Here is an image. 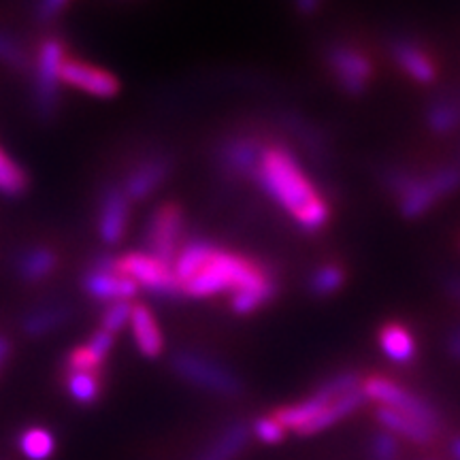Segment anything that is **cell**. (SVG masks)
<instances>
[{"label": "cell", "mask_w": 460, "mask_h": 460, "mask_svg": "<svg viewBox=\"0 0 460 460\" xmlns=\"http://www.w3.org/2000/svg\"><path fill=\"white\" fill-rule=\"evenodd\" d=\"M101 367H102V360L96 358V356L90 352L88 345H79V348H75L73 352L66 356V371L99 373Z\"/></svg>", "instance_id": "34"}, {"label": "cell", "mask_w": 460, "mask_h": 460, "mask_svg": "<svg viewBox=\"0 0 460 460\" xmlns=\"http://www.w3.org/2000/svg\"><path fill=\"white\" fill-rule=\"evenodd\" d=\"M284 427L275 420V416L271 418H261L252 424V433H254L258 439L264 441V444H279L284 439Z\"/></svg>", "instance_id": "35"}, {"label": "cell", "mask_w": 460, "mask_h": 460, "mask_svg": "<svg viewBox=\"0 0 460 460\" xmlns=\"http://www.w3.org/2000/svg\"><path fill=\"white\" fill-rule=\"evenodd\" d=\"M279 124L284 126L288 135L295 139L298 146H301L305 152L309 154V158L315 160V163H326L331 156V146L329 139L324 137L318 126L305 119L303 115L295 111H284L279 115Z\"/></svg>", "instance_id": "16"}, {"label": "cell", "mask_w": 460, "mask_h": 460, "mask_svg": "<svg viewBox=\"0 0 460 460\" xmlns=\"http://www.w3.org/2000/svg\"><path fill=\"white\" fill-rule=\"evenodd\" d=\"M56 264L58 256L49 247H31L17 261V273L28 284H37V281L48 279L54 273Z\"/></svg>", "instance_id": "24"}, {"label": "cell", "mask_w": 460, "mask_h": 460, "mask_svg": "<svg viewBox=\"0 0 460 460\" xmlns=\"http://www.w3.org/2000/svg\"><path fill=\"white\" fill-rule=\"evenodd\" d=\"M82 286L96 301L111 303H128L139 292V286L135 281L118 273V256L111 254L94 258V262L90 264V269L84 275Z\"/></svg>", "instance_id": "10"}, {"label": "cell", "mask_w": 460, "mask_h": 460, "mask_svg": "<svg viewBox=\"0 0 460 460\" xmlns=\"http://www.w3.org/2000/svg\"><path fill=\"white\" fill-rule=\"evenodd\" d=\"M60 79L62 84L88 92V94L99 96V99H111L119 92V82L115 79V75L105 71V68L88 65V62L65 60Z\"/></svg>", "instance_id": "12"}, {"label": "cell", "mask_w": 460, "mask_h": 460, "mask_svg": "<svg viewBox=\"0 0 460 460\" xmlns=\"http://www.w3.org/2000/svg\"><path fill=\"white\" fill-rule=\"evenodd\" d=\"M296 4H298V9L303 11V13H314V11L318 9L320 0H296Z\"/></svg>", "instance_id": "41"}, {"label": "cell", "mask_w": 460, "mask_h": 460, "mask_svg": "<svg viewBox=\"0 0 460 460\" xmlns=\"http://www.w3.org/2000/svg\"><path fill=\"white\" fill-rule=\"evenodd\" d=\"M171 367L181 379L199 388L209 390V393L230 396V399L243 393V382H241L237 373L226 369L220 362L207 358L203 354L183 349V352L172 354Z\"/></svg>", "instance_id": "4"}, {"label": "cell", "mask_w": 460, "mask_h": 460, "mask_svg": "<svg viewBox=\"0 0 460 460\" xmlns=\"http://www.w3.org/2000/svg\"><path fill=\"white\" fill-rule=\"evenodd\" d=\"M279 279L275 278L271 281H267V284L252 288V290L237 292V295L230 296V307H233L234 314L250 315L258 312V309H262L264 305L271 303L273 298L279 295Z\"/></svg>", "instance_id": "26"}, {"label": "cell", "mask_w": 460, "mask_h": 460, "mask_svg": "<svg viewBox=\"0 0 460 460\" xmlns=\"http://www.w3.org/2000/svg\"><path fill=\"white\" fill-rule=\"evenodd\" d=\"M258 188L281 207L305 233H320L331 220V207L284 143L264 146L254 180Z\"/></svg>", "instance_id": "1"}, {"label": "cell", "mask_w": 460, "mask_h": 460, "mask_svg": "<svg viewBox=\"0 0 460 460\" xmlns=\"http://www.w3.org/2000/svg\"><path fill=\"white\" fill-rule=\"evenodd\" d=\"M458 101H460V99H458Z\"/></svg>", "instance_id": "44"}, {"label": "cell", "mask_w": 460, "mask_h": 460, "mask_svg": "<svg viewBox=\"0 0 460 460\" xmlns=\"http://www.w3.org/2000/svg\"><path fill=\"white\" fill-rule=\"evenodd\" d=\"M172 163L169 156H154L143 160L124 180L122 192L128 200H146L171 177Z\"/></svg>", "instance_id": "14"}, {"label": "cell", "mask_w": 460, "mask_h": 460, "mask_svg": "<svg viewBox=\"0 0 460 460\" xmlns=\"http://www.w3.org/2000/svg\"><path fill=\"white\" fill-rule=\"evenodd\" d=\"M20 450L28 460H48L54 454V437L45 429H28L20 437Z\"/></svg>", "instance_id": "30"}, {"label": "cell", "mask_w": 460, "mask_h": 460, "mask_svg": "<svg viewBox=\"0 0 460 460\" xmlns=\"http://www.w3.org/2000/svg\"><path fill=\"white\" fill-rule=\"evenodd\" d=\"M66 390L77 402L90 405L101 394L99 373L90 371H66Z\"/></svg>", "instance_id": "28"}, {"label": "cell", "mask_w": 460, "mask_h": 460, "mask_svg": "<svg viewBox=\"0 0 460 460\" xmlns=\"http://www.w3.org/2000/svg\"><path fill=\"white\" fill-rule=\"evenodd\" d=\"M365 401H367V394L362 388L343 394L341 399L332 401L331 405H326V410L322 411L320 416L314 420V422H309L307 427L301 430V435H314V433H320V430H324V429H331L332 424L339 422V420L348 418L349 413L360 410V407L365 405Z\"/></svg>", "instance_id": "22"}, {"label": "cell", "mask_w": 460, "mask_h": 460, "mask_svg": "<svg viewBox=\"0 0 460 460\" xmlns=\"http://www.w3.org/2000/svg\"><path fill=\"white\" fill-rule=\"evenodd\" d=\"M444 292L454 303L460 305V273H450L444 278Z\"/></svg>", "instance_id": "38"}, {"label": "cell", "mask_w": 460, "mask_h": 460, "mask_svg": "<svg viewBox=\"0 0 460 460\" xmlns=\"http://www.w3.org/2000/svg\"><path fill=\"white\" fill-rule=\"evenodd\" d=\"M130 326L137 348L146 358H156V356L163 354L164 337L160 332L156 315L149 312L147 305H132Z\"/></svg>", "instance_id": "17"}, {"label": "cell", "mask_w": 460, "mask_h": 460, "mask_svg": "<svg viewBox=\"0 0 460 460\" xmlns=\"http://www.w3.org/2000/svg\"><path fill=\"white\" fill-rule=\"evenodd\" d=\"M0 62L13 71H28V66H31L24 48L3 32H0Z\"/></svg>", "instance_id": "32"}, {"label": "cell", "mask_w": 460, "mask_h": 460, "mask_svg": "<svg viewBox=\"0 0 460 460\" xmlns=\"http://www.w3.org/2000/svg\"><path fill=\"white\" fill-rule=\"evenodd\" d=\"M65 45L58 39H48L41 45L37 56V68H34V111L39 118L51 119L58 111V101H60V71L65 65Z\"/></svg>", "instance_id": "5"}, {"label": "cell", "mask_w": 460, "mask_h": 460, "mask_svg": "<svg viewBox=\"0 0 460 460\" xmlns=\"http://www.w3.org/2000/svg\"><path fill=\"white\" fill-rule=\"evenodd\" d=\"M345 284V269L339 264H322L307 279V292L315 298L337 295Z\"/></svg>", "instance_id": "27"}, {"label": "cell", "mask_w": 460, "mask_h": 460, "mask_svg": "<svg viewBox=\"0 0 460 460\" xmlns=\"http://www.w3.org/2000/svg\"><path fill=\"white\" fill-rule=\"evenodd\" d=\"M377 422L382 424L384 430H388V433H393L394 437L396 435L405 437V439H410L418 446L433 444V439L437 435L433 429L424 427V424H420L418 420L405 416V413H401V411L390 410V407H379Z\"/></svg>", "instance_id": "19"}, {"label": "cell", "mask_w": 460, "mask_h": 460, "mask_svg": "<svg viewBox=\"0 0 460 460\" xmlns=\"http://www.w3.org/2000/svg\"><path fill=\"white\" fill-rule=\"evenodd\" d=\"M362 390H365L367 399L377 401L382 407H390V410L405 413V416L418 420L424 427L433 429L435 433L439 430L441 416L439 411H437V407L430 405V402L427 399H422V396L413 394L407 388L399 386L393 379L379 376L369 377L362 384Z\"/></svg>", "instance_id": "6"}, {"label": "cell", "mask_w": 460, "mask_h": 460, "mask_svg": "<svg viewBox=\"0 0 460 460\" xmlns=\"http://www.w3.org/2000/svg\"><path fill=\"white\" fill-rule=\"evenodd\" d=\"M326 66L341 92L348 96H362L373 82V65L362 51L345 43H335L326 49Z\"/></svg>", "instance_id": "8"}, {"label": "cell", "mask_w": 460, "mask_h": 460, "mask_svg": "<svg viewBox=\"0 0 460 460\" xmlns=\"http://www.w3.org/2000/svg\"><path fill=\"white\" fill-rule=\"evenodd\" d=\"M118 273L135 281L139 288L154 292V295L175 298L183 295V288L177 281L171 267H166L154 258L149 252H128L118 258Z\"/></svg>", "instance_id": "7"}, {"label": "cell", "mask_w": 460, "mask_h": 460, "mask_svg": "<svg viewBox=\"0 0 460 460\" xmlns=\"http://www.w3.org/2000/svg\"><path fill=\"white\" fill-rule=\"evenodd\" d=\"M367 456L369 460H396L399 458V441L388 430H379L369 439Z\"/></svg>", "instance_id": "31"}, {"label": "cell", "mask_w": 460, "mask_h": 460, "mask_svg": "<svg viewBox=\"0 0 460 460\" xmlns=\"http://www.w3.org/2000/svg\"><path fill=\"white\" fill-rule=\"evenodd\" d=\"M71 318V307L65 303L58 305H48L43 309H34L22 320V331H24L26 337H45L49 332L60 329L65 322Z\"/></svg>", "instance_id": "23"}, {"label": "cell", "mask_w": 460, "mask_h": 460, "mask_svg": "<svg viewBox=\"0 0 460 460\" xmlns=\"http://www.w3.org/2000/svg\"><path fill=\"white\" fill-rule=\"evenodd\" d=\"M28 190V175L20 164L13 163L4 149H0V194L20 197Z\"/></svg>", "instance_id": "29"}, {"label": "cell", "mask_w": 460, "mask_h": 460, "mask_svg": "<svg viewBox=\"0 0 460 460\" xmlns=\"http://www.w3.org/2000/svg\"><path fill=\"white\" fill-rule=\"evenodd\" d=\"M9 354H11V341L7 337L0 335V367L4 365V360L9 358Z\"/></svg>", "instance_id": "40"}, {"label": "cell", "mask_w": 460, "mask_h": 460, "mask_svg": "<svg viewBox=\"0 0 460 460\" xmlns=\"http://www.w3.org/2000/svg\"><path fill=\"white\" fill-rule=\"evenodd\" d=\"M66 4V0H41V7H39V15L41 20H51L58 11Z\"/></svg>", "instance_id": "39"}, {"label": "cell", "mask_w": 460, "mask_h": 460, "mask_svg": "<svg viewBox=\"0 0 460 460\" xmlns=\"http://www.w3.org/2000/svg\"><path fill=\"white\" fill-rule=\"evenodd\" d=\"M130 200L126 199L122 188H105L99 205V234L107 245L119 243L128 226Z\"/></svg>", "instance_id": "13"}, {"label": "cell", "mask_w": 460, "mask_h": 460, "mask_svg": "<svg viewBox=\"0 0 460 460\" xmlns=\"http://www.w3.org/2000/svg\"><path fill=\"white\" fill-rule=\"evenodd\" d=\"M377 339L379 348L386 354V358L396 362V365H407L416 356V339H413L411 331L407 326L388 322L386 326L379 329Z\"/></svg>", "instance_id": "21"}, {"label": "cell", "mask_w": 460, "mask_h": 460, "mask_svg": "<svg viewBox=\"0 0 460 460\" xmlns=\"http://www.w3.org/2000/svg\"><path fill=\"white\" fill-rule=\"evenodd\" d=\"M216 250L217 245L211 243V241L192 239L177 252L175 262H172V273H175V278L181 284V288L205 267V262L209 261Z\"/></svg>", "instance_id": "20"}, {"label": "cell", "mask_w": 460, "mask_h": 460, "mask_svg": "<svg viewBox=\"0 0 460 460\" xmlns=\"http://www.w3.org/2000/svg\"><path fill=\"white\" fill-rule=\"evenodd\" d=\"M130 314H132V305L130 303H111L105 309V312H102L101 329L115 335V332H118L119 329H124V326L128 324Z\"/></svg>", "instance_id": "33"}, {"label": "cell", "mask_w": 460, "mask_h": 460, "mask_svg": "<svg viewBox=\"0 0 460 460\" xmlns=\"http://www.w3.org/2000/svg\"><path fill=\"white\" fill-rule=\"evenodd\" d=\"M427 128L437 137L454 135L460 128V101L437 99L427 107L424 113Z\"/></svg>", "instance_id": "25"}, {"label": "cell", "mask_w": 460, "mask_h": 460, "mask_svg": "<svg viewBox=\"0 0 460 460\" xmlns=\"http://www.w3.org/2000/svg\"><path fill=\"white\" fill-rule=\"evenodd\" d=\"M85 345H88L90 352L94 354L96 358H101L102 362H105L107 354L111 352V348H113V335H111V332L99 329V331L94 332V335L90 337V341L85 343Z\"/></svg>", "instance_id": "36"}, {"label": "cell", "mask_w": 460, "mask_h": 460, "mask_svg": "<svg viewBox=\"0 0 460 460\" xmlns=\"http://www.w3.org/2000/svg\"><path fill=\"white\" fill-rule=\"evenodd\" d=\"M262 152L264 146L256 137H230L217 149V163H220V169L234 180H254Z\"/></svg>", "instance_id": "11"}, {"label": "cell", "mask_w": 460, "mask_h": 460, "mask_svg": "<svg viewBox=\"0 0 460 460\" xmlns=\"http://www.w3.org/2000/svg\"><path fill=\"white\" fill-rule=\"evenodd\" d=\"M456 164H458V166H460V154H458V163H456Z\"/></svg>", "instance_id": "43"}, {"label": "cell", "mask_w": 460, "mask_h": 460, "mask_svg": "<svg viewBox=\"0 0 460 460\" xmlns=\"http://www.w3.org/2000/svg\"><path fill=\"white\" fill-rule=\"evenodd\" d=\"M446 352L452 360L460 362V326H456V329H452L450 332H447Z\"/></svg>", "instance_id": "37"}, {"label": "cell", "mask_w": 460, "mask_h": 460, "mask_svg": "<svg viewBox=\"0 0 460 460\" xmlns=\"http://www.w3.org/2000/svg\"><path fill=\"white\" fill-rule=\"evenodd\" d=\"M379 181L386 188L390 197L396 199L399 214L405 220H420L441 199H446L441 188L437 186L433 172L416 175V172L402 169V166H388V169L379 172Z\"/></svg>", "instance_id": "3"}, {"label": "cell", "mask_w": 460, "mask_h": 460, "mask_svg": "<svg viewBox=\"0 0 460 460\" xmlns=\"http://www.w3.org/2000/svg\"><path fill=\"white\" fill-rule=\"evenodd\" d=\"M252 429L245 422H233L199 454L197 460H234L245 450Z\"/></svg>", "instance_id": "18"}, {"label": "cell", "mask_w": 460, "mask_h": 460, "mask_svg": "<svg viewBox=\"0 0 460 460\" xmlns=\"http://www.w3.org/2000/svg\"><path fill=\"white\" fill-rule=\"evenodd\" d=\"M390 54H393L394 65L401 68L411 82L416 84H433L437 79V66L430 60V56L420 45H416L410 39H396L390 45Z\"/></svg>", "instance_id": "15"}, {"label": "cell", "mask_w": 460, "mask_h": 460, "mask_svg": "<svg viewBox=\"0 0 460 460\" xmlns=\"http://www.w3.org/2000/svg\"><path fill=\"white\" fill-rule=\"evenodd\" d=\"M183 233V209L177 203L160 205L152 216H149L146 228V243L149 254L158 258L160 262L172 269L177 258V245H180Z\"/></svg>", "instance_id": "9"}, {"label": "cell", "mask_w": 460, "mask_h": 460, "mask_svg": "<svg viewBox=\"0 0 460 460\" xmlns=\"http://www.w3.org/2000/svg\"><path fill=\"white\" fill-rule=\"evenodd\" d=\"M450 456H452V460H460V435L454 437V439H452Z\"/></svg>", "instance_id": "42"}, {"label": "cell", "mask_w": 460, "mask_h": 460, "mask_svg": "<svg viewBox=\"0 0 460 460\" xmlns=\"http://www.w3.org/2000/svg\"><path fill=\"white\" fill-rule=\"evenodd\" d=\"M275 278L278 275L269 271L262 262L254 261V258L217 247L209 261L205 262V267L183 286V295L203 298L230 292V296H233L237 292L267 284Z\"/></svg>", "instance_id": "2"}]
</instances>
